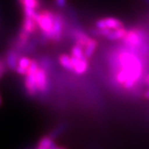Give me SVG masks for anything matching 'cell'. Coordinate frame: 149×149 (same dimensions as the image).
Listing matches in <instances>:
<instances>
[{"instance_id": "8", "label": "cell", "mask_w": 149, "mask_h": 149, "mask_svg": "<svg viewBox=\"0 0 149 149\" xmlns=\"http://www.w3.org/2000/svg\"><path fill=\"white\" fill-rule=\"evenodd\" d=\"M19 51L16 50L15 48L10 49L7 54H6L5 57V63L7 65V68L10 70H16L17 66V62L19 60V56L20 54L18 52Z\"/></svg>"}, {"instance_id": "24", "label": "cell", "mask_w": 149, "mask_h": 149, "mask_svg": "<svg viewBox=\"0 0 149 149\" xmlns=\"http://www.w3.org/2000/svg\"><path fill=\"white\" fill-rule=\"evenodd\" d=\"M54 149H66V148H64V147H58V146H56V147Z\"/></svg>"}, {"instance_id": "18", "label": "cell", "mask_w": 149, "mask_h": 149, "mask_svg": "<svg viewBox=\"0 0 149 149\" xmlns=\"http://www.w3.org/2000/svg\"><path fill=\"white\" fill-rule=\"evenodd\" d=\"M66 128H67V123H61L54 128L53 130L49 133V135L53 139H56L57 137H59L60 135H61L64 133Z\"/></svg>"}, {"instance_id": "16", "label": "cell", "mask_w": 149, "mask_h": 149, "mask_svg": "<svg viewBox=\"0 0 149 149\" xmlns=\"http://www.w3.org/2000/svg\"><path fill=\"white\" fill-rule=\"evenodd\" d=\"M37 146H41L47 149H54L56 147V145L55 143V139H52L50 135H47L42 138Z\"/></svg>"}, {"instance_id": "1", "label": "cell", "mask_w": 149, "mask_h": 149, "mask_svg": "<svg viewBox=\"0 0 149 149\" xmlns=\"http://www.w3.org/2000/svg\"><path fill=\"white\" fill-rule=\"evenodd\" d=\"M120 70L116 74V80L125 89H131L138 82L143 73V65L139 57L133 53L124 52L118 56Z\"/></svg>"}, {"instance_id": "15", "label": "cell", "mask_w": 149, "mask_h": 149, "mask_svg": "<svg viewBox=\"0 0 149 149\" xmlns=\"http://www.w3.org/2000/svg\"><path fill=\"white\" fill-rule=\"evenodd\" d=\"M58 61L60 65L69 71H73V65H72V60L71 56L67 54H61L59 56Z\"/></svg>"}, {"instance_id": "26", "label": "cell", "mask_w": 149, "mask_h": 149, "mask_svg": "<svg viewBox=\"0 0 149 149\" xmlns=\"http://www.w3.org/2000/svg\"><path fill=\"white\" fill-rule=\"evenodd\" d=\"M3 104V100H2V97H1V95H0V106L2 105Z\"/></svg>"}, {"instance_id": "11", "label": "cell", "mask_w": 149, "mask_h": 149, "mask_svg": "<svg viewBox=\"0 0 149 149\" xmlns=\"http://www.w3.org/2000/svg\"><path fill=\"white\" fill-rule=\"evenodd\" d=\"M32 59L28 57V56H20L15 71L18 74L25 76V74H26L27 71V69H28L29 65L32 62Z\"/></svg>"}, {"instance_id": "4", "label": "cell", "mask_w": 149, "mask_h": 149, "mask_svg": "<svg viewBox=\"0 0 149 149\" xmlns=\"http://www.w3.org/2000/svg\"><path fill=\"white\" fill-rule=\"evenodd\" d=\"M143 32L139 29L133 28L127 31L125 37L123 38V43L128 47L136 48L141 46L143 42Z\"/></svg>"}, {"instance_id": "17", "label": "cell", "mask_w": 149, "mask_h": 149, "mask_svg": "<svg viewBox=\"0 0 149 149\" xmlns=\"http://www.w3.org/2000/svg\"><path fill=\"white\" fill-rule=\"evenodd\" d=\"M22 8H28L37 10L41 6V0H17Z\"/></svg>"}, {"instance_id": "22", "label": "cell", "mask_w": 149, "mask_h": 149, "mask_svg": "<svg viewBox=\"0 0 149 149\" xmlns=\"http://www.w3.org/2000/svg\"><path fill=\"white\" fill-rule=\"evenodd\" d=\"M144 83H145V85H149V74H148V75L145 77V79H144Z\"/></svg>"}, {"instance_id": "21", "label": "cell", "mask_w": 149, "mask_h": 149, "mask_svg": "<svg viewBox=\"0 0 149 149\" xmlns=\"http://www.w3.org/2000/svg\"><path fill=\"white\" fill-rule=\"evenodd\" d=\"M55 3L59 8H63L66 6V0H55Z\"/></svg>"}, {"instance_id": "5", "label": "cell", "mask_w": 149, "mask_h": 149, "mask_svg": "<svg viewBox=\"0 0 149 149\" xmlns=\"http://www.w3.org/2000/svg\"><path fill=\"white\" fill-rule=\"evenodd\" d=\"M63 30H64L63 17L60 13H55L53 29L51 33L50 42L54 43L61 42L62 39V36H63Z\"/></svg>"}, {"instance_id": "19", "label": "cell", "mask_w": 149, "mask_h": 149, "mask_svg": "<svg viewBox=\"0 0 149 149\" xmlns=\"http://www.w3.org/2000/svg\"><path fill=\"white\" fill-rule=\"evenodd\" d=\"M70 56L78 59L85 58V53H84V48L78 46V45H74V47L71 48Z\"/></svg>"}, {"instance_id": "3", "label": "cell", "mask_w": 149, "mask_h": 149, "mask_svg": "<svg viewBox=\"0 0 149 149\" xmlns=\"http://www.w3.org/2000/svg\"><path fill=\"white\" fill-rule=\"evenodd\" d=\"M39 63L36 59H32V62L29 65L24 80V86L27 95L31 97H34L37 95V86H36V73L39 68Z\"/></svg>"}, {"instance_id": "10", "label": "cell", "mask_w": 149, "mask_h": 149, "mask_svg": "<svg viewBox=\"0 0 149 149\" xmlns=\"http://www.w3.org/2000/svg\"><path fill=\"white\" fill-rule=\"evenodd\" d=\"M22 29H23L24 31L28 32L30 35L34 34L38 29L37 22L35 21L32 17L24 16L22 24Z\"/></svg>"}, {"instance_id": "25", "label": "cell", "mask_w": 149, "mask_h": 149, "mask_svg": "<svg viewBox=\"0 0 149 149\" xmlns=\"http://www.w3.org/2000/svg\"><path fill=\"white\" fill-rule=\"evenodd\" d=\"M37 149H47V148H43V147H41V146H37Z\"/></svg>"}, {"instance_id": "2", "label": "cell", "mask_w": 149, "mask_h": 149, "mask_svg": "<svg viewBox=\"0 0 149 149\" xmlns=\"http://www.w3.org/2000/svg\"><path fill=\"white\" fill-rule=\"evenodd\" d=\"M54 18H55V13L47 9L37 12V15L36 17L35 21L37 22V27L42 32V42H50L51 33L52 32L54 25Z\"/></svg>"}, {"instance_id": "6", "label": "cell", "mask_w": 149, "mask_h": 149, "mask_svg": "<svg viewBox=\"0 0 149 149\" xmlns=\"http://www.w3.org/2000/svg\"><path fill=\"white\" fill-rule=\"evenodd\" d=\"M36 86L37 91L41 94H44L48 91V76L46 69L42 65L39 66L36 73Z\"/></svg>"}, {"instance_id": "12", "label": "cell", "mask_w": 149, "mask_h": 149, "mask_svg": "<svg viewBox=\"0 0 149 149\" xmlns=\"http://www.w3.org/2000/svg\"><path fill=\"white\" fill-rule=\"evenodd\" d=\"M127 31L128 30L124 27L118 28V29H110L106 35L105 38H107L108 40H110V41L122 40L123 38L125 37Z\"/></svg>"}, {"instance_id": "9", "label": "cell", "mask_w": 149, "mask_h": 149, "mask_svg": "<svg viewBox=\"0 0 149 149\" xmlns=\"http://www.w3.org/2000/svg\"><path fill=\"white\" fill-rule=\"evenodd\" d=\"M71 60H72V65H73V72L77 74H85L89 68L88 59H78L71 56Z\"/></svg>"}, {"instance_id": "20", "label": "cell", "mask_w": 149, "mask_h": 149, "mask_svg": "<svg viewBox=\"0 0 149 149\" xmlns=\"http://www.w3.org/2000/svg\"><path fill=\"white\" fill-rule=\"evenodd\" d=\"M6 69H7V65H6L5 61L0 57V76L1 77L5 73Z\"/></svg>"}, {"instance_id": "23", "label": "cell", "mask_w": 149, "mask_h": 149, "mask_svg": "<svg viewBox=\"0 0 149 149\" xmlns=\"http://www.w3.org/2000/svg\"><path fill=\"white\" fill-rule=\"evenodd\" d=\"M144 98L147 100H149V89L144 93Z\"/></svg>"}, {"instance_id": "7", "label": "cell", "mask_w": 149, "mask_h": 149, "mask_svg": "<svg viewBox=\"0 0 149 149\" xmlns=\"http://www.w3.org/2000/svg\"><path fill=\"white\" fill-rule=\"evenodd\" d=\"M124 27L123 22L115 17H104L95 22V27L97 28H107V29H118Z\"/></svg>"}, {"instance_id": "13", "label": "cell", "mask_w": 149, "mask_h": 149, "mask_svg": "<svg viewBox=\"0 0 149 149\" xmlns=\"http://www.w3.org/2000/svg\"><path fill=\"white\" fill-rule=\"evenodd\" d=\"M72 37L74 39V42L75 45H78L81 47H85V45L87 44V42L90 41L91 37L88 36L86 33L81 32V31H74L73 32Z\"/></svg>"}, {"instance_id": "14", "label": "cell", "mask_w": 149, "mask_h": 149, "mask_svg": "<svg viewBox=\"0 0 149 149\" xmlns=\"http://www.w3.org/2000/svg\"><path fill=\"white\" fill-rule=\"evenodd\" d=\"M98 47V42L96 41L95 38L91 37L90 41L87 42L84 47V53H85V56L86 59L91 58L92 56L94 55L95 52L96 48Z\"/></svg>"}]
</instances>
